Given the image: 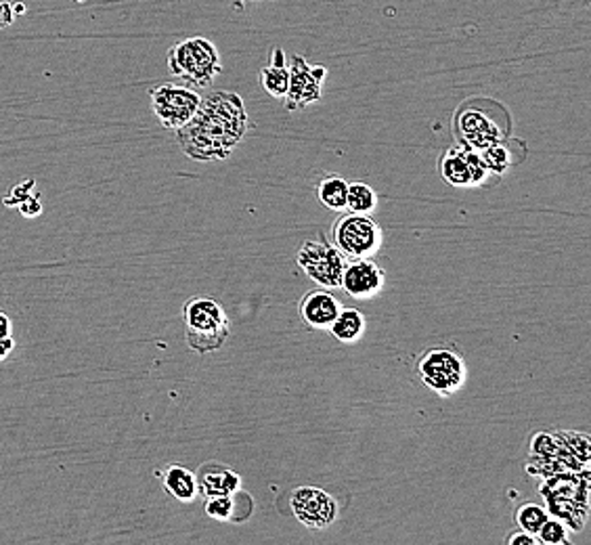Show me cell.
Instances as JSON below:
<instances>
[{"label": "cell", "instance_id": "1", "mask_svg": "<svg viewBox=\"0 0 591 545\" xmlns=\"http://www.w3.org/2000/svg\"><path fill=\"white\" fill-rule=\"evenodd\" d=\"M177 133L179 147L189 160L223 162L248 133V112L237 93L217 90L199 101L193 118Z\"/></svg>", "mask_w": 591, "mask_h": 545}, {"label": "cell", "instance_id": "2", "mask_svg": "<svg viewBox=\"0 0 591 545\" xmlns=\"http://www.w3.org/2000/svg\"><path fill=\"white\" fill-rule=\"evenodd\" d=\"M185 338L193 353H217L229 340L231 326L223 307L212 298H193L183 309Z\"/></svg>", "mask_w": 591, "mask_h": 545}, {"label": "cell", "instance_id": "3", "mask_svg": "<svg viewBox=\"0 0 591 545\" xmlns=\"http://www.w3.org/2000/svg\"><path fill=\"white\" fill-rule=\"evenodd\" d=\"M168 69L174 78L191 87L206 88L223 71L218 51L206 38H187L168 53Z\"/></svg>", "mask_w": 591, "mask_h": 545}, {"label": "cell", "instance_id": "4", "mask_svg": "<svg viewBox=\"0 0 591 545\" xmlns=\"http://www.w3.org/2000/svg\"><path fill=\"white\" fill-rule=\"evenodd\" d=\"M382 226L369 214H340L331 226V244L346 261L374 258L382 245Z\"/></svg>", "mask_w": 591, "mask_h": 545}, {"label": "cell", "instance_id": "5", "mask_svg": "<svg viewBox=\"0 0 591 545\" xmlns=\"http://www.w3.org/2000/svg\"><path fill=\"white\" fill-rule=\"evenodd\" d=\"M418 378L426 388L440 397H451L467 378V367L459 350L451 346H434L420 355L415 363Z\"/></svg>", "mask_w": 591, "mask_h": 545}, {"label": "cell", "instance_id": "6", "mask_svg": "<svg viewBox=\"0 0 591 545\" xmlns=\"http://www.w3.org/2000/svg\"><path fill=\"white\" fill-rule=\"evenodd\" d=\"M296 263L304 275L319 288H340L346 258L336 250L334 244H328L326 239L323 242H304L296 254Z\"/></svg>", "mask_w": 591, "mask_h": 545}, {"label": "cell", "instance_id": "7", "mask_svg": "<svg viewBox=\"0 0 591 545\" xmlns=\"http://www.w3.org/2000/svg\"><path fill=\"white\" fill-rule=\"evenodd\" d=\"M149 97H152L153 115L166 131H179L180 126H185L198 112L201 101L199 93L180 84H162Z\"/></svg>", "mask_w": 591, "mask_h": 545}, {"label": "cell", "instance_id": "8", "mask_svg": "<svg viewBox=\"0 0 591 545\" xmlns=\"http://www.w3.org/2000/svg\"><path fill=\"white\" fill-rule=\"evenodd\" d=\"M290 510L302 527L323 531L337 518V502L328 491L317 486H298L290 493Z\"/></svg>", "mask_w": 591, "mask_h": 545}, {"label": "cell", "instance_id": "9", "mask_svg": "<svg viewBox=\"0 0 591 545\" xmlns=\"http://www.w3.org/2000/svg\"><path fill=\"white\" fill-rule=\"evenodd\" d=\"M328 69L323 66H310L300 55L291 57L290 66V82L285 90V107L290 112H298L307 106L321 101L323 82H326Z\"/></svg>", "mask_w": 591, "mask_h": 545}, {"label": "cell", "instance_id": "10", "mask_svg": "<svg viewBox=\"0 0 591 545\" xmlns=\"http://www.w3.org/2000/svg\"><path fill=\"white\" fill-rule=\"evenodd\" d=\"M440 174L453 187H478L491 172L486 171L476 149L459 141L457 145L447 149L440 158Z\"/></svg>", "mask_w": 591, "mask_h": 545}, {"label": "cell", "instance_id": "11", "mask_svg": "<svg viewBox=\"0 0 591 545\" xmlns=\"http://www.w3.org/2000/svg\"><path fill=\"white\" fill-rule=\"evenodd\" d=\"M384 269L378 263H374L372 258H363V261H346V267L342 271L340 288L350 298L367 300V298H374L384 288Z\"/></svg>", "mask_w": 591, "mask_h": 545}, {"label": "cell", "instance_id": "12", "mask_svg": "<svg viewBox=\"0 0 591 545\" xmlns=\"http://www.w3.org/2000/svg\"><path fill=\"white\" fill-rule=\"evenodd\" d=\"M457 133L459 141H464L476 152H483V149L503 141V133L499 131V126L480 109H461L457 115Z\"/></svg>", "mask_w": 591, "mask_h": 545}, {"label": "cell", "instance_id": "13", "mask_svg": "<svg viewBox=\"0 0 591 545\" xmlns=\"http://www.w3.org/2000/svg\"><path fill=\"white\" fill-rule=\"evenodd\" d=\"M340 309L342 304L331 294V290L319 288L302 296L300 304H298V315H300L304 326L310 329H329Z\"/></svg>", "mask_w": 591, "mask_h": 545}, {"label": "cell", "instance_id": "14", "mask_svg": "<svg viewBox=\"0 0 591 545\" xmlns=\"http://www.w3.org/2000/svg\"><path fill=\"white\" fill-rule=\"evenodd\" d=\"M198 493L204 497L212 495H235L242 486V478H239L237 472L220 464H206L198 475Z\"/></svg>", "mask_w": 591, "mask_h": 545}, {"label": "cell", "instance_id": "15", "mask_svg": "<svg viewBox=\"0 0 591 545\" xmlns=\"http://www.w3.org/2000/svg\"><path fill=\"white\" fill-rule=\"evenodd\" d=\"M162 485H164V491L168 495H172L179 502L189 503L198 497V478L196 472H191L185 466H168V470L162 476Z\"/></svg>", "mask_w": 591, "mask_h": 545}, {"label": "cell", "instance_id": "16", "mask_svg": "<svg viewBox=\"0 0 591 545\" xmlns=\"http://www.w3.org/2000/svg\"><path fill=\"white\" fill-rule=\"evenodd\" d=\"M261 82L271 97L283 99L290 82V68L285 66V53L282 49L272 51L271 63L261 71Z\"/></svg>", "mask_w": 591, "mask_h": 545}, {"label": "cell", "instance_id": "17", "mask_svg": "<svg viewBox=\"0 0 591 545\" xmlns=\"http://www.w3.org/2000/svg\"><path fill=\"white\" fill-rule=\"evenodd\" d=\"M329 332L336 340L344 344H353L361 340L363 332H365V317H363L361 310L356 309H340V313L336 315L334 323L329 326Z\"/></svg>", "mask_w": 591, "mask_h": 545}, {"label": "cell", "instance_id": "18", "mask_svg": "<svg viewBox=\"0 0 591 545\" xmlns=\"http://www.w3.org/2000/svg\"><path fill=\"white\" fill-rule=\"evenodd\" d=\"M346 193H348V183L337 174H329V177H323L319 187H317V198H319L321 206H326L328 210L342 212L346 210Z\"/></svg>", "mask_w": 591, "mask_h": 545}, {"label": "cell", "instance_id": "19", "mask_svg": "<svg viewBox=\"0 0 591 545\" xmlns=\"http://www.w3.org/2000/svg\"><path fill=\"white\" fill-rule=\"evenodd\" d=\"M378 206V196L372 187L365 183H348L346 193V210L356 214H369Z\"/></svg>", "mask_w": 591, "mask_h": 545}, {"label": "cell", "instance_id": "20", "mask_svg": "<svg viewBox=\"0 0 591 545\" xmlns=\"http://www.w3.org/2000/svg\"><path fill=\"white\" fill-rule=\"evenodd\" d=\"M549 518V510L541 503H522L516 510V524L518 529L526 531V533L537 535L541 524Z\"/></svg>", "mask_w": 591, "mask_h": 545}, {"label": "cell", "instance_id": "21", "mask_svg": "<svg viewBox=\"0 0 591 545\" xmlns=\"http://www.w3.org/2000/svg\"><path fill=\"white\" fill-rule=\"evenodd\" d=\"M480 158H483L486 171L493 172V174H503L508 172V168L512 166V155L508 152V147L502 143H495V145L483 149V152H478Z\"/></svg>", "mask_w": 591, "mask_h": 545}, {"label": "cell", "instance_id": "22", "mask_svg": "<svg viewBox=\"0 0 591 545\" xmlns=\"http://www.w3.org/2000/svg\"><path fill=\"white\" fill-rule=\"evenodd\" d=\"M537 541L545 545H568V529L567 524L558 518H548L537 531Z\"/></svg>", "mask_w": 591, "mask_h": 545}, {"label": "cell", "instance_id": "23", "mask_svg": "<svg viewBox=\"0 0 591 545\" xmlns=\"http://www.w3.org/2000/svg\"><path fill=\"white\" fill-rule=\"evenodd\" d=\"M206 516L214 521H231L233 512H235V497L233 495H212L204 497Z\"/></svg>", "mask_w": 591, "mask_h": 545}, {"label": "cell", "instance_id": "24", "mask_svg": "<svg viewBox=\"0 0 591 545\" xmlns=\"http://www.w3.org/2000/svg\"><path fill=\"white\" fill-rule=\"evenodd\" d=\"M17 208H19V212H22L25 218H34V217H38V214L42 212L41 196H38V193H32V196L25 198L23 202L19 204Z\"/></svg>", "mask_w": 591, "mask_h": 545}, {"label": "cell", "instance_id": "25", "mask_svg": "<svg viewBox=\"0 0 591 545\" xmlns=\"http://www.w3.org/2000/svg\"><path fill=\"white\" fill-rule=\"evenodd\" d=\"M34 180H25V183L23 185H19V187H15V189H13L11 191V198H6L5 199V204L6 206H19V204H22L23 202V199L25 198H28V196H32V189H34Z\"/></svg>", "mask_w": 591, "mask_h": 545}, {"label": "cell", "instance_id": "26", "mask_svg": "<svg viewBox=\"0 0 591 545\" xmlns=\"http://www.w3.org/2000/svg\"><path fill=\"white\" fill-rule=\"evenodd\" d=\"M505 543H508V545H537L539 541H537L535 535H531V533H526V531L518 529L516 533L505 537Z\"/></svg>", "mask_w": 591, "mask_h": 545}, {"label": "cell", "instance_id": "27", "mask_svg": "<svg viewBox=\"0 0 591 545\" xmlns=\"http://www.w3.org/2000/svg\"><path fill=\"white\" fill-rule=\"evenodd\" d=\"M13 17H15V13H13V5L0 3V30L6 28V25H11Z\"/></svg>", "mask_w": 591, "mask_h": 545}, {"label": "cell", "instance_id": "28", "mask_svg": "<svg viewBox=\"0 0 591 545\" xmlns=\"http://www.w3.org/2000/svg\"><path fill=\"white\" fill-rule=\"evenodd\" d=\"M13 332V323H11V317L5 313V310H0V338H9Z\"/></svg>", "mask_w": 591, "mask_h": 545}, {"label": "cell", "instance_id": "29", "mask_svg": "<svg viewBox=\"0 0 591 545\" xmlns=\"http://www.w3.org/2000/svg\"><path fill=\"white\" fill-rule=\"evenodd\" d=\"M13 348H15V340H13V336H9V338H0V361H5L6 356L13 353Z\"/></svg>", "mask_w": 591, "mask_h": 545}, {"label": "cell", "instance_id": "30", "mask_svg": "<svg viewBox=\"0 0 591 545\" xmlns=\"http://www.w3.org/2000/svg\"><path fill=\"white\" fill-rule=\"evenodd\" d=\"M25 11V6L19 3V5H13V13H17V15H22V13Z\"/></svg>", "mask_w": 591, "mask_h": 545}, {"label": "cell", "instance_id": "31", "mask_svg": "<svg viewBox=\"0 0 591 545\" xmlns=\"http://www.w3.org/2000/svg\"><path fill=\"white\" fill-rule=\"evenodd\" d=\"M78 3H82V0H78Z\"/></svg>", "mask_w": 591, "mask_h": 545}]
</instances>
